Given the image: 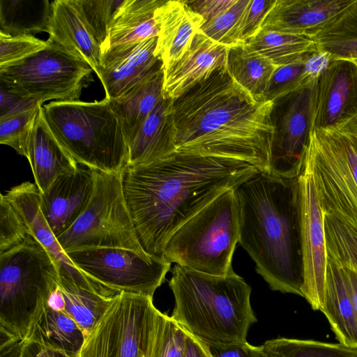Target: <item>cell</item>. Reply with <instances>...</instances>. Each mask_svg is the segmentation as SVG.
I'll list each match as a JSON object with an SVG mask.
<instances>
[{
    "instance_id": "obj_1",
    "label": "cell",
    "mask_w": 357,
    "mask_h": 357,
    "mask_svg": "<svg viewBox=\"0 0 357 357\" xmlns=\"http://www.w3.org/2000/svg\"><path fill=\"white\" fill-rule=\"evenodd\" d=\"M257 172L241 160L177 151L149 164L126 166L120 172L122 190L142 249L163 259L165 245L180 226Z\"/></svg>"
},
{
    "instance_id": "obj_2",
    "label": "cell",
    "mask_w": 357,
    "mask_h": 357,
    "mask_svg": "<svg viewBox=\"0 0 357 357\" xmlns=\"http://www.w3.org/2000/svg\"><path fill=\"white\" fill-rule=\"evenodd\" d=\"M274 103L256 100L227 67L219 69L173 100L176 151L241 160L268 174Z\"/></svg>"
},
{
    "instance_id": "obj_3",
    "label": "cell",
    "mask_w": 357,
    "mask_h": 357,
    "mask_svg": "<svg viewBox=\"0 0 357 357\" xmlns=\"http://www.w3.org/2000/svg\"><path fill=\"white\" fill-rule=\"evenodd\" d=\"M240 245L274 291L301 296L303 261L298 178L257 172L236 188Z\"/></svg>"
},
{
    "instance_id": "obj_4",
    "label": "cell",
    "mask_w": 357,
    "mask_h": 357,
    "mask_svg": "<svg viewBox=\"0 0 357 357\" xmlns=\"http://www.w3.org/2000/svg\"><path fill=\"white\" fill-rule=\"evenodd\" d=\"M169 285L174 297L172 317L189 333L205 342L247 341L257 321L251 287L234 271L218 276L176 264Z\"/></svg>"
},
{
    "instance_id": "obj_5",
    "label": "cell",
    "mask_w": 357,
    "mask_h": 357,
    "mask_svg": "<svg viewBox=\"0 0 357 357\" xmlns=\"http://www.w3.org/2000/svg\"><path fill=\"white\" fill-rule=\"evenodd\" d=\"M43 111L52 134L77 164L117 174L127 166L128 146L111 99L54 100Z\"/></svg>"
},
{
    "instance_id": "obj_6",
    "label": "cell",
    "mask_w": 357,
    "mask_h": 357,
    "mask_svg": "<svg viewBox=\"0 0 357 357\" xmlns=\"http://www.w3.org/2000/svg\"><path fill=\"white\" fill-rule=\"evenodd\" d=\"M58 279L52 257L30 234L0 254V351L24 340L38 303L49 298Z\"/></svg>"
},
{
    "instance_id": "obj_7",
    "label": "cell",
    "mask_w": 357,
    "mask_h": 357,
    "mask_svg": "<svg viewBox=\"0 0 357 357\" xmlns=\"http://www.w3.org/2000/svg\"><path fill=\"white\" fill-rule=\"evenodd\" d=\"M239 241L236 189L220 195L180 226L166 242L162 259L197 272L225 276L233 271Z\"/></svg>"
},
{
    "instance_id": "obj_8",
    "label": "cell",
    "mask_w": 357,
    "mask_h": 357,
    "mask_svg": "<svg viewBox=\"0 0 357 357\" xmlns=\"http://www.w3.org/2000/svg\"><path fill=\"white\" fill-rule=\"evenodd\" d=\"M305 153L325 215L357 231V118L312 129Z\"/></svg>"
},
{
    "instance_id": "obj_9",
    "label": "cell",
    "mask_w": 357,
    "mask_h": 357,
    "mask_svg": "<svg viewBox=\"0 0 357 357\" xmlns=\"http://www.w3.org/2000/svg\"><path fill=\"white\" fill-rule=\"evenodd\" d=\"M56 240L65 252L122 248L151 257L138 241L125 202L120 173L95 170L94 190L88 206Z\"/></svg>"
},
{
    "instance_id": "obj_10",
    "label": "cell",
    "mask_w": 357,
    "mask_h": 357,
    "mask_svg": "<svg viewBox=\"0 0 357 357\" xmlns=\"http://www.w3.org/2000/svg\"><path fill=\"white\" fill-rule=\"evenodd\" d=\"M47 47L13 66L0 69L1 85L17 96L40 105L52 100H78L92 77V68L53 41Z\"/></svg>"
},
{
    "instance_id": "obj_11",
    "label": "cell",
    "mask_w": 357,
    "mask_h": 357,
    "mask_svg": "<svg viewBox=\"0 0 357 357\" xmlns=\"http://www.w3.org/2000/svg\"><path fill=\"white\" fill-rule=\"evenodd\" d=\"M157 310L152 297L121 292L85 339L79 357H144Z\"/></svg>"
},
{
    "instance_id": "obj_12",
    "label": "cell",
    "mask_w": 357,
    "mask_h": 357,
    "mask_svg": "<svg viewBox=\"0 0 357 357\" xmlns=\"http://www.w3.org/2000/svg\"><path fill=\"white\" fill-rule=\"evenodd\" d=\"M82 272L102 284L118 291L153 296L165 280L171 264L144 257L122 248H98L66 252Z\"/></svg>"
},
{
    "instance_id": "obj_13",
    "label": "cell",
    "mask_w": 357,
    "mask_h": 357,
    "mask_svg": "<svg viewBox=\"0 0 357 357\" xmlns=\"http://www.w3.org/2000/svg\"><path fill=\"white\" fill-rule=\"evenodd\" d=\"M317 79L274 102L277 112L273 114L275 135L269 174L293 178L301 174L312 129Z\"/></svg>"
},
{
    "instance_id": "obj_14",
    "label": "cell",
    "mask_w": 357,
    "mask_h": 357,
    "mask_svg": "<svg viewBox=\"0 0 357 357\" xmlns=\"http://www.w3.org/2000/svg\"><path fill=\"white\" fill-rule=\"evenodd\" d=\"M299 183L303 261V298L314 310H321L325 298L328 254L325 213L319 201L312 164L305 153Z\"/></svg>"
},
{
    "instance_id": "obj_15",
    "label": "cell",
    "mask_w": 357,
    "mask_h": 357,
    "mask_svg": "<svg viewBox=\"0 0 357 357\" xmlns=\"http://www.w3.org/2000/svg\"><path fill=\"white\" fill-rule=\"evenodd\" d=\"M356 118L357 60L331 61L317 79L312 129L332 128Z\"/></svg>"
},
{
    "instance_id": "obj_16",
    "label": "cell",
    "mask_w": 357,
    "mask_h": 357,
    "mask_svg": "<svg viewBox=\"0 0 357 357\" xmlns=\"http://www.w3.org/2000/svg\"><path fill=\"white\" fill-rule=\"evenodd\" d=\"M158 37L141 43L117 47L101 54L97 76L105 97L117 98L135 85L163 68L155 55Z\"/></svg>"
},
{
    "instance_id": "obj_17",
    "label": "cell",
    "mask_w": 357,
    "mask_h": 357,
    "mask_svg": "<svg viewBox=\"0 0 357 357\" xmlns=\"http://www.w3.org/2000/svg\"><path fill=\"white\" fill-rule=\"evenodd\" d=\"M95 186V170L78 167L56 178L40 192V206L52 232L59 236L77 220L88 206Z\"/></svg>"
},
{
    "instance_id": "obj_18",
    "label": "cell",
    "mask_w": 357,
    "mask_h": 357,
    "mask_svg": "<svg viewBox=\"0 0 357 357\" xmlns=\"http://www.w3.org/2000/svg\"><path fill=\"white\" fill-rule=\"evenodd\" d=\"M355 0H274L261 29L312 37Z\"/></svg>"
},
{
    "instance_id": "obj_19",
    "label": "cell",
    "mask_w": 357,
    "mask_h": 357,
    "mask_svg": "<svg viewBox=\"0 0 357 357\" xmlns=\"http://www.w3.org/2000/svg\"><path fill=\"white\" fill-rule=\"evenodd\" d=\"M229 48L199 31L183 56L164 69L163 96L175 100L226 68Z\"/></svg>"
},
{
    "instance_id": "obj_20",
    "label": "cell",
    "mask_w": 357,
    "mask_h": 357,
    "mask_svg": "<svg viewBox=\"0 0 357 357\" xmlns=\"http://www.w3.org/2000/svg\"><path fill=\"white\" fill-rule=\"evenodd\" d=\"M33 236L52 257L59 278L70 281H96L82 272L70 261L59 244L56 236L44 218L40 206V191L36 183L24 182L4 195Z\"/></svg>"
},
{
    "instance_id": "obj_21",
    "label": "cell",
    "mask_w": 357,
    "mask_h": 357,
    "mask_svg": "<svg viewBox=\"0 0 357 357\" xmlns=\"http://www.w3.org/2000/svg\"><path fill=\"white\" fill-rule=\"evenodd\" d=\"M120 293L98 282L59 278L47 303L74 320L86 339Z\"/></svg>"
},
{
    "instance_id": "obj_22",
    "label": "cell",
    "mask_w": 357,
    "mask_h": 357,
    "mask_svg": "<svg viewBox=\"0 0 357 357\" xmlns=\"http://www.w3.org/2000/svg\"><path fill=\"white\" fill-rule=\"evenodd\" d=\"M52 8L48 39L86 62L98 75L100 46L80 17L73 0L53 1Z\"/></svg>"
},
{
    "instance_id": "obj_23",
    "label": "cell",
    "mask_w": 357,
    "mask_h": 357,
    "mask_svg": "<svg viewBox=\"0 0 357 357\" xmlns=\"http://www.w3.org/2000/svg\"><path fill=\"white\" fill-rule=\"evenodd\" d=\"M43 298L35 310L22 340L34 343L68 356L79 357L85 336L79 326L65 313Z\"/></svg>"
},
{
    "instance_id": "obj_24",
    "label": "cell",
    "mask_w": 357,
    "mask_h": 357,
    "mask_svg": "<svg viewBox=\"0 0 357 357\" xmlns=\"http://www.w3.org/2000/svg\"><path fill=\"white\" fill-rule=\"evenodd\" d=\"M26 158L28 159L35 183L44 192L62 174L78 168V164L56 140L40 108L31 131Z\"/></svg>"
},
{
    "instance_id": "obj_25",
    "label": "cell",
    "mask_w": 357,
    "mask_h": 357,
    "mask_svg": "<svg viewBox=\"0 0 357 357\" xmlns=\"http://www.w3.org/2000/svg\"><path fill=\"white\" fill-rule=\"evenodd\" d=\"M160 31L155 55L166 69L180 59L190 47L204 22L185 1H165L160 7Z\"/></svg>"
},
{
    "instance_id": "obj_26",
    "label": "cell",
    "mask_w": 357,
    "mask_h": 357,
    "mask_svg": "<svg viewBox=\"0 0 357 357\" xmlns=\"http://www.w3.org/2000/svg\"><path fill=\"white\" fill-rule=\"evenodd\" d=\"M173 100L163 98L128 146L127 166H138L161 160L176 152L172 114Z\"/></svg>"
},
{
    "instance_id": "obj_27",
    "label": "cell",
    "mask_w": 357,
    "mask_h": 357,
    "mask_svg": "<svg viewBox=\"0 0 357 357\" xmlns=\"http://www.w3.org/2000/svg\"><path fill=\"white\" fill-rule=\"evenodd\" d=\"M162 0H125L110 26L102 54L115 47L158 37Z\"/></svg>"
},
{
    "instance_id": "obj_28",
    "label": "cell",
    "mask_w": 357,
    "mask_h": 357,
    "mask_svg": "<svg viewBox=\"0 0 357 357\" xmlns=\"http://www.w3.org/2000/svg\"><path fill=\"white\" fill-rule=\"evenodd\" d=\"M340 343L357 347V315L342 268L328 257L326 291L320 310Z\"/></svg>"
},
{
    "instance_id": "obj_29",
    "label": "cell",
    "mask_w": 357,
    "mask_h": 357,
    "mask_svg": "<svg viewBox=\"0 0 357 357\" xmlns=\"http://www.w3.org/2000/svg\"><path fill=\"white\" fill-rule=\"evenodd\" d=\"M163 82L162 69L112 100L120 117L128 146L163 98Z\"/></svg>"
},
{
    "instance_id": "obj_30",
    "label": "cell",
    "mask_w": 357,
    "mask_h": 357,
    "mask_svg": "<svg viewBox=\"0 0 357 357\" xmlns=\"http://www.w3.org/2000/svg\"><path fill=\"white\" fill-rule=\"evenodd\" d=\"M277 68L245 43L229 48L227 69L229 75L257 101L264 100L269 81Z\"/></svg>"
},
{
    "instance_id": "obj_31",
    "label": "cell",
    "mask_w": 357,
    "mask_h": 357,
    "mask_svg": "<svg viewBox=\"0 0 357 357\" xmlns=\"http://www.w3.org/2000/svg\"><path fill=\"white\" fill-rule=\"evenodd\" d=\"M276 67L305 61L318 51L312 38L260 30L245 43Z\"/></svg>"
},
{
    "instance_id": "obj_32",
    "label": "cell",
    "mask_w": 357,
    "mask_h": 357,
    "mask_svg": "<svg viewBox=\"0 0 357 357\" xmlns=\"http://www.w3.org/2000/svg\"><path fill=\"white\" fill-rule=\"evenodd\" d=\"M0 32L10 36L48 33L52 2L47 0H1Z\"/></svg>"
},
{
    "instance_id": "obj_33",
    "label": "cell",
    "mask_w": 357,
    "mask_h": 357,
    "mask_svg": "<svg viewBox=\"0 0 357 357\" xmlns=\"http://www.w3.org/2000/svg\"><path fill=\"white\" fill-rule=\"evenodd\" d=\"M318 51L332 61L357 60V0L313 36Z\"/></svg>"
},
{
    "instance_id": "obj_34",
    "label": "cell",
    "mask_w": 357,
    "mask_h": 357,
    "mask_svg": "<svg viewBox=\"0 0 357 357\" xmlns=\"http://www.w3.org/2000/svg\"><path fill=\"white\" fill-rule=\"evenodd\" d=\"M187 331L172 316L157 310L144 357H185Z\"/></svg>"
},
{
    "instance_id": "obj_35",
    "label": "cell",
    "mask_w": 357,
    "mask_h": 357,
    "mask_svg": "<svg viewBox=\"0 0 357 357\" xmlns=\"http://www.w3.org/2000/svg\"><path fill=\"white\" fill-rule=\"evenodd\" d=\"M266 357H357V347L341 343L279 337L263 344Z\"/></svg>"
},
{
    "instance_id": "obj_36",
    "label": "cell",
    "mask_w": 357,
    "mask_h": 357,
    "mask_svg": "<svg viewBox=\"0 0 357 357\" xmlns=\"http://www.w3.org/2000/svg\"><path fill=\"white\" fill-rule=\"evenodd\" d=\"M324 227L328 257L357 273V231L326 215Z\"/></svg>"
},
{
    "instance_id": "obj_37",
    "label": "cell",
    "mask_w": 357,
    "mask_h": 357,
    "mask_svg": "<svg viewBox=\"0 0 357 357\" xmlns=\"http://www.w3.org/2000/svg\"><path fill=\"white\" fill-rule=\"evenodd\" d=\"M89 31L101 47L106 41L110 26L125 0H73Z\"/></svg>"
},
{
    "instance_id": "obj_38",
    "label": "cell",
    "mask_w": 357,
    "mask_h": 357,
    "mask_svg": "<svg viewBox=\"0 0 357 357\" xmlns=\"http://www.w3.org/2000/svg\"><path fill=\"white\" fill-rule=\"evenodd\" d=\"M249 2L250 0H236L226 11L204 22L199 31L225 47L236 45V31Z\"/></svg>"
},
{
    "instance_id": "obj_39",
    "label": "cell",
    "mask_w": 357,
    "mask_h": 357,
    "mask_svg": "<svg viewBox=\"0 0 357 357\" xmlns=\"http://www.w3.org/2000/svg\"><path fill=\"white\" fill-rule=\"evenodd\" d=\"M42 107L0 118V143L12 147L26 157L31 131Z\"/></svg>"
},
{
    "instance_id": "obj_40",
    "label": "cell",
    "mask_w": 357,
    "mask_h": 357,
    "mask_svg": "<svg viewBox=\"0 0 357 357\" xmlns=\"http://www.w3.org/2000/svg\"><path fill=\"white\" fill-rule=\"evenodd\" d=\"M305 60L278 67L269 81L264 100L275 102L315 79L308 77Z\"/></svg>"
},
{
    "instance_id": "obj_41",
    "label": "cell",
    "mask_w": 357,
    "mask_h": 357,
    "mask_svg": "<svg viewBox=\"0 0 357 357\" xmlns=\"http://www.w3.org/2000/svg\"><path fill=\"white\" fill-rule=\"evenodd\" d=\"M47 45V40L33 35L10 36L0 32V69L17 64Z\"/></svg>"
},
{
    "instance_id": "obj_42",
    "label": "cell",
    "mask_w": 357,
    "mask_h": 357,
    "mask_svg": "<svg viewBox=\"0 0 357 357\" xmlns=\"http://www.w3.org/2000/svg\"><path fill=\"white\" fill-rule=\"evenodd\" d=\"M29 234L21 217L6 199L0 198V254L20 244Z\"/></svg>"
},
{
    "instance_id": "obj_43",
    "label": "cell",
    "mask_w": 357,
    "mask_h": 357,
    "mask_svg": "<svg viewBox=\"0 0 357 357\" xmlns=\"http://www.w3.org/2000/svg\"><path fill=\"white\" fill-rule=\"evenodd\" d=\"M274 0H250L241 17L236 35V44L245 43L261 29L263 20Z\"/></svg>"
},
{
    "instance_id": "obj_44",
    "label": "cell",
    "mask_w": 357,
    "mask_h": 357,
    "mask_svg": "<svg viewBox=\"0 0 357 357\" xmlns=\"http://www.w3.org/2000/svg\"><path fill=\"white\" fill-rule=\"evenodd\" d=\"M204 342L211 357H266L263 345L254 346L247 341L227 344Z\"/></svg>"
},
{
    "instance_id": "obj_45",
    "label": "cell",
    "mask_w": 357,
    "mask_h": 357,
    "mask_svg": "<svg viewBox=\"0 0 357 357\" xmlns=\"http://www.w3.org/2000/svg\"><path fill=\"white\" fill-rule=\"evenodd\" d=\"M39 102L14 94L1 85V114L0 118L15 115L38 106Z\"/></svg>"
},
{
    "instance_id": "obj_46",
    "label": "cell",
    "mask_w": 357,
    "mask_h": 357,
    "mask_svg": "<svg viewBox=\"0 0 357 357\" xmlns=\"http://www.w3.org/2000/svg\"><path fill=\"white\" fill-rule=\"evenodd\" d=\"M236 0H196L185 1L192 11L209 21L229 9Z\"/></svg>"
},
{
    "instance_id": "obj_47",
    "label": "cell",
    "mask_w": 357,
    "mask_h": 357,
    "mask_svg": "<svg viewBox=\"0 0 357 357\" xmlns=\"http://www.w3.org/2000/svg\"><path fill=\"white\" fill-rule=\"evenodd\" d=\"M331 55L321 51H317L310 56L305 61L306 73L310 79H317L326 69L331 62Z\"/></svg>"
},
{
    "instance_id": "obj_48",
    "label": "cell",
    "mask_w": 357,
    "mask_h": 357,
    "mask_svg": "<svg viewBox=\"0 0 357 357\" xmlns=\"http://www.w3.org/2000/svg\"><path fill=\"white\" fill-rule=\"evenodd\" d=\"M185 357H211L204 342L187 331Z\"/></svg>"
},
{
    "instance_id": "obj_49",
    "label": "cell",
    "mask_w": 357,
    "mask_h": 357,
    "mask_svg": "<svg viewBox=\"0 0 357 357\" xmlns=\"http://www.w3.org/2000/svg\"><path fill=\"white\" fill-rule=\"evenodd\" d=\"M21 342L24 344L29 357H68L61 352L34 343Z\"/></svg>"
},
{
    "instance_id": "obj_50",
    "label": "cell",
    "mask_w": 357,
    "mask_h": 357,
    "mask_svg": "<svg viewBox=\"0 0 357 357\" xmlns=\"http://www.w3.org/2000/svg\"><path fill=\"white\" fill-rule=\"evenodd\" d=\"M342 270L357 315V273L344 268Z\"/></svg>"
},
{
    "instance_id": "obj_51",
    "label": "cell",
    "mask_w": 357,
    "mask_h": 357,
    "mask_svg": "<svg viewBox=\"0 0 357 357\" xmlns=\"http://www.w3.org/2000/svg\"><path fill=\"white\" fill-rule=\"evenodd\" d=\"M0 351L1 357H29L26 347L22 342Z\"/></svg>"
}]
</instances>
